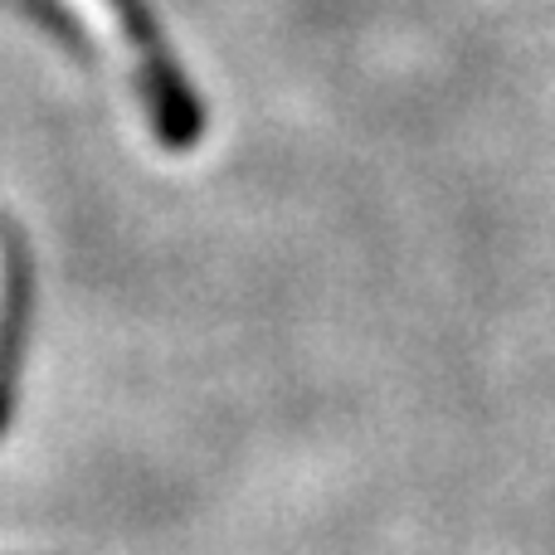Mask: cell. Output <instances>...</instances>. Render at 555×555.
<instances>
[{
  "instance_id": "cell-1",
  "label": "cell",
  "mask_w": 555,
  "mask_h": 555,
  "mask_svg": "<svg viewBox=\"0 0 555 555\" xmlns=\"http://www.w3.org/2000/svg\"><path fill=\"white\" fill-rule=\"evenodd\" d=\"M68 5H74L93 29H103V35L127 54L156 137H162L166 146H176V152L201 142V132H205L201 98H195L191 83L181 78L171 49L162 44V29H156V20L146 15L142 0H68Z\"/></svg>"
},
{
  "instance_id": "cell-2",
  "label": "cell",
  "mask_w": 555,
  "mask_h": 555,
  "mask_svg": "<svg viewBox=\"0 0 555 555\" xmlns=\"http://www.w3.org/2000/svg\"><path fill=\"white\" fill-rule=\"evenodd\" d=\"M25 317H29V273L20 244L0 240V429H5L10 400H15L20 351H25Z\"/></svg>"
}]
</instances>
